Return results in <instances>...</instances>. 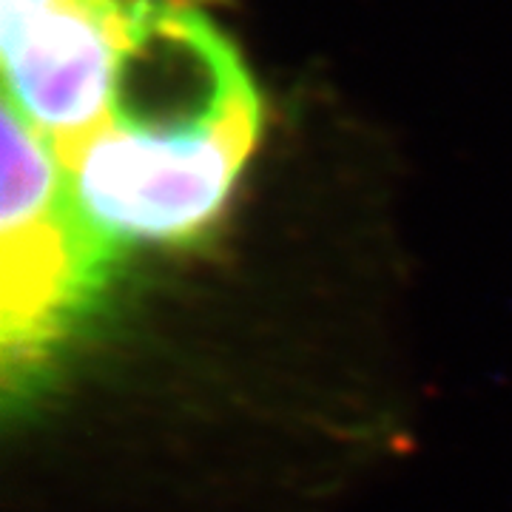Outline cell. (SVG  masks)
<instances>
[{
	"mask_svg": "<svg viewBox=\"0 0 512 512\" xmlns=\"http://www.w3.org/2000/svg\"><path fill=\"white\" fill-rule=\"evenodd\" d=\"M0 220L3 382L9 396H23L92 313L123 254L77 214L55 148L9 100Z\"/></svg>",
	"mask_w": 512,
	"mask_h": 512,
	"instance_id": "7a4b0ae2",
	"label": "cell"
},
{
	"mask_svg": "<svg viewBox=\"0 0 512 512\" xmlns=\"http://www.w3.org/2000/svg\"><path fill=\"white\" fill-rule=\"evenodd\" d=\"M131 15L134 0H3L6 100L55 151L109 114Z\"/></svg>",
	"mask_w": 512,
	"mask_h": 512,
	"instance_id": "3957f363",
	"label": "cell"
},
{
	"mask_svg": "<svg viewBox=\"0 0 512 512\" xmlns=\"http://www.w3.org/2000/svg\"><path fill=\"white\" fill-rule=\"evenodd\" d=\"M259 126L231 40L185 0H137L109 114L55 154L111 248H185L220 222Z\"/></svg>",
	"mask_w": 512,
	"mask_h": 512,
	"instance_id": "6da1fadb",
	"label": "cell"
}]
</instances>
